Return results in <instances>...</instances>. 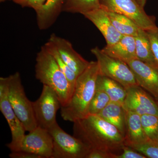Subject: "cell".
Instances as JSON below:
<instances>
[{
	"instance_id": "obj_12",
	"label": "cell",
	"mask_w": 158,
	"mask_h": 158,
	"mask_svg": "<svg viewBox=\"0 0 158 158\" xmlns=\"http://www.w3.org/2000/svg\"><path fill=\"white\" fill-rule=\"evenodd\" d=\"M48 40L54 44L62 60L78 76L88 67L90 62L75 50L69 40L55 34L51 35Z\"/></svg>"
},
{
	"instance_id": "obj_30",
	"label": "cell",
	"mask_w": 158,
	"mask_h": 158,
	"mask_svg": "<svg viewBox=\"0 0 158 158\" xmlns=\"http://www.w3.org/2000/svg\"><path fill=\"white\" fill-rule=\"evenodd\" d=\"M9 156L11 158H43L36 154L21 150L11 152Z\"/></svg>"
},
{
	"instance_id": "obj_31",
	"label": "cell",
	"mask_w": 158,
	"mask_h": 158,
	"mask_svg": "<svg viewBox=\"0 0 158 158\" xmlns=\"http://www.w3.org/2000/svg\"><path fill=\"white\" fill-rule=\"evenodd\" d=\"M28 7L34 9L36 12L42 8L47 0H26Z\"/></svg>"
},
{
	"instance_id": "obj_19",
	"label": "cell",
	"mask_w": 158,
	"mask_h": 158,
	"mask_svg": "<svg viewBox=\"0 0 158 158\" xmlns=\"http://www.w3.org/2000/svg\"><path fill=\"white\" fill-rule=\"evenodd\" d=\"M103 90L108 94L110 101L123 104L127 96V89L118 82L99 74L96 89Z\"/></svg>"
},
{
	"instance_id": "obj_23",
	"label": "cell",
	"mask_w": 158,
	"mask_h": 158,
	"mask_svg": "<svg viewBox=\"0 0 158 158\" xmlns=\"http://www.w3.org/2000/svg\"><path fill=\"white\" fill-rule=\"evenodd\" d=\"M44 46L47 50L56 59L60 69L65 74L71 85L74 89L75 85L78 76L69 67L68 65L62 60V58L59 56V53L55 46L52 42H50L48 40V42L44 44Z\"/></svg>"
},
{
	"instance_id": "obj_14",
	"label": "cell",
	"mask_w": 158,
	"mask_h": 158,
	"mask_svg": "<svg viewBox=\"0 0 158 158\" xmlns=\"http://www.w3.org/2000/svg\"><path fill=\"white\" fill-rule=\"evenodd\" d=\"M83 15L93 23L100 31L106 39L107 45H113L123 36L114 27L106 12L101 7L85 13Z\"/></svg>"
},
{
	"instance_id": "obj_20",
	"label": "cell",
	"mask_w": 158,
	"mask_h": 158,
	"mask_svg": "<svg viewBox=\"0 0 158 158\" xmlns=\"http://www.w3.org/2000/svg\"><path fill=\"white\" fill-rule=\"evenodd\" d=\"M135 37L137 59L158 68L147 31L140 28Z\"/></svg>"
},
{
	"instance_id": "obj_1",
	"label": "cell",
	"mask_w": 158,
	"mask_h": 158,
	"mask_svg": "<svg viewBox=\"0 0 158 158\" xmlns=\"http://www.w3.org/2000/svg\"><path fill=\"white\" fill-rule=\"evenodd\" d=\"M73 135L91 150L117 154L124 146L119 130L98 115L89 114L73 122Z\"/></svg>"
},
{
	"instance_id": "obj_29",
	"label": "cell",
	"mask_w": 158,
	"mask_h": 158,
	"mask_svg": "<svg viewBox=\"0 0 158 158\" xmlns=\"http://www.w3.org/2000/svg\"><path fill=\"white\" fill-rule=\"evenodd\" d=\"M116 154L100 150H91L86 158H115Z\"/></svg>"
},
{
	"instance_id": "obj_7",
	"label": "cell",
	"mask_w": 158,
	"mask_h": 158,
	"mask_svg": "<svg viewBox=\"0 0 158 158\" xmlns=\"http://www.w3.org/2000/svg\"><path fill=\"white\" fill-rule=\"evenodd\" d=\"M99 2L102 9L127 16L143 30L147 31L158 27L156 18L148 15L136 0H99Z\"/></svg>"
},
{
	"instance_id": "obj_3",
	"label": "cell",
	"mask_w": 158,
	"mask_h": 158,
	"mask_svg": "<svg viewBox=\"0 0 158 158\" xmlns=\"http://www.w3.org/2000/svg\"><path fill=\"white\" fill-rule=\"evenodd\" d=\"M36 61V79L52 88L58 95L61 106H64L70 98L74 88L44 45L37 53Z\"/></svg>"
},
{
	"instance_id": "obj_25",
	"label": "cell",
	"mask_w": 158,
	"mask_h": 158,
	"mask_svg": "<svg viewBox=\"0 0 158 158\" xmlns=\"http://www.w3.org/2000/svg\"><path fill=\"white\" fill-rule=\"evenodd\" d=\"M110 97L103 90L96 89L88 109V115H98L110 102Z\"/></svg>"
},
{
	"instance_id": "obj_33",
	"label": "cell",
	"mask_w": 158,
	"mask_h": 158,
	"mask_svg": "<svg viewBox=\"0 0 158 158\" xmlns=\"http://www.w3.org/2000/svg\"><path fill=\"white\" fill-rule=\"evenodd\" d=\"M136 1L138 2V3H139L142 7L144 8V6H145L146 2H147V0H136Z\"/></svg>"
},
{
	"instance_id": "obj_2",
	"label": "cell",
	"mask_w": 158,
	"mask_h": 158,
	"mask_svg": "<svg viewBox=\"0 0 158 158\" xmlns=\"http://www.w3.org/2000/svg\"><path fill=\"white\" fill-rule=\"evenodd\" d=\"M99 74L98 63L91 61L77 78L73 93L68 102L61 106L60 113L65 121L73 123L88 115V109L96 89Z\"/></svg>"
},
{
	"instance_id": "obj_9",
	"label": "cell",
	"mask_w": 158,
	"mask_h": 158,
	"mask_svg": "<svg viewBox=\"0 0 158 158\" xmlns=\"http://www.w3.org/2000/svg\"><path fill=\"white\" fill-rule=\"evenodd\" d=\"M32 105L37 127L48 130L56 122L57 112L61 104L56 93L50 87L43 85L40 96Z\"/></svg>"
},
{
	"instance_id": "obj_21",
	"label": "cell",
	"mask_w": 158,
	"mask_h": 158,
	"mask_svg": "<svg viewBox=\"0 0 158 158\" xmlns=\"http://www.w3.org/2000/svg\"><path fill=\"white\" fill-rule=\"evenodd\" d=\"M105 11L114 27L121 35L135 37L140 28L132 20L123 15Z\"/></svg>"
},
{
	"instance_id": "obj_4",
	"label": "cell",
	"mask_w": 158,
	"mask_h": 158,
	"mask_svg": "<svg viewBox=\"0 0 158 158\" xmlns=\"http://www.w3.org/2000/svg\"><path fill=\"white\" fill-rule=\"evenodd\" d=\"M8 79L9 101L26 131L29 132L37 127L32 102L26 95L19 73L9 76Z\"/></svg>"
},
{
	"instance_id": "obj_13",
	"label": "cell",
	"mask_w": 158,
	"mask_h": 158,
	"mask_svg": "<svg viewBox=\"0 0 158 158\" xmlns=\"http://www.w3.org/2000/svg\"><path fill=\"white\" fill-rule=\"evenodd\" d=\"M127 64L139 86L147 90L157 100L158 99V68L142 62L133 59Z\"/></svg>"
},
{
	"instance_id": "obj_16",
	"label": "cell",
	"mask_w": 158,
	"mask_h": 158,
	"mask_svg": "<svg viewBox=\"0 0 158 158\" xmlns=\"http://www.w3.org/2000/svg\"><path fill=\"white\" fill-rule=\"evenodd\" d=\"M148 140L142 127L141 115L126 110L125 145L139 144Z\"/></svg>"
},
{
	"instance_id": "obj_24",
	"label": "cell",
	"mask_w": 158,
	"mask_h": 158,
	"mask_svg": "<svg viewBox=\"0 0 158 158\" xmlns=\"http://www.w3.org/2000/svg\"><path fill=\"white\" fill-rule=\"evenodd\" d=\"M141 123L149 140L158 141V116L151 114L141 115Z\"/></svg>"
},
{
	"instance_id": "obj_18",
	"label": "cell",
	"mask_w": 158,
	"mask_h": 158,
	"mask_svg": "<svg viewBox=\"0 0 158 158\" xmlns=\"http://www.w3.org/2000/svg\"><path fill=\"white\" fill-rule=\"evenodd\" d=\"M126 110L123 104L110 102L98 115L116 127L124 137L126 133Z\"/></svg>"
},
{
	"instance_id": "obj_8",
	"label": "cell",
	"mask_w": 158,
	"mask_h": 158,
	"mask_svg": "<svg viewBox=\"0 0 158 158\" xmlns=\"http://www.w3.org/2000/svg\"><path fill=\"white\" fill-rule=\"evenodd\" d=\"M8 77L0 78V110L6 118L11 134V141L6 145L11 152L19 151L25 129L15 113L8 98Z\"/></svg>"
},
{
	"instance_id": "obj_22",
	"label": "cell",
	"mask_w": 158,
	"mask_h": 158,
	"mask_svg": "<svg viewBox=\"0 0 158 158\" xmlns=\"http://www.w3.org/2000/svg\"><path fill=\"white\" fill-rule=\"evenodd\" d=\"M100 7L99 0H65L62 11L83 15Z\"/></svg>"
},
{
	"instance_id": "obj_27",
	"label": "cell",
	"mask_w": 158,
	"mask_h": 158,
	"mask_svg": "<svg viewBox=\"0 0 158 158\" xmlns=\"http://www.w3.org/2000/svg\"><path fill=\"white\" fill-rule=\"evenodd\" d=\"M147 31L149 37L153 54L158 68V27Z\"/></svg>"
},
{
	"instance_id": "obj_5",
	"label": "cell",
	"mask_w": 158,
	"mask_h": 158,
	"mask_svg": "<svg viewBox=\"0 0 158 158\" xmlns=\"http://www.w3.org/2000/svg\"><path fill=\"white\" fill-rule=\"evenodd\" d=\"M90 51L96 57L100 74L118 82L126 88L138 85L127 63L107 55L98 47Z\"/></svg>"
},
{
	"instance_id": "obj_32",
	"label": "cell",
	"mask_w": 158,
	"mask_h": 158,
	"mask_svg": "<svg viewBox=\"0 0 158 158\" xmlns=\"http://www.w3.org/2000/svg\"><path fill=\"white\" fill-rule=\"evenodd\" d=\"M6 1H11L16 4H18L23 7H28L27 3L26 0H0V2H5Z\"/></svg>"
},
{
	"instance_id": "obj_17",
	"label": "cell",
	"mask_w": 158,
	"mask_h": 158,
	"mask_svg": "<svg viewBox=\"0 0 158 158\" xmlns=\"http://www.w3.org/2000/svg\"><path fill=\"white\" fill-rule=\"evenodd\" d=\"M65 0H47L41 9L36 12L37 26L45 30L53 25L62 12Z\"/></svg>"
},
{
	"instance_id": "obj_26",
	"label": "cell",
	"mask_w": 158,
	"mask_h": 158,
	"mask_svg": "<svg viewBox=\"0 0 158 158\" xmlns=\"http://www.w3.org/2000/svg\"><path fill=\"white\" fill-rule=\"evenodd\" d=\"M147 158H158V141L148 140L139 144L128 145Z\"/></svg>"
},
{
	"instance_id": "obj_28",
	"label": "cell",
	"mask_w": 158,
	"mask_h": 158,
	"mask_svg": "<svg viewBox=\"0 0 158 158\" xmlns=\"http://www.w3.org/2000/svg\"><path fill=\"white\" fill-rule=\"evenodd\" d=\"M122 153L117 154L115 158H146L144 155L128 146L124 145L123 147Z\"/></svg>"
},
{
	"instance_id": "obj_15",
	"label": "cell",
	"mask_w": 158,
	"mask_h": 158,
	"mask_svg": "<svg viewBox=\"0 0 158 158\" xmlns=\"http://www.w3.org/2000/svg\"><path fill=\"white\" fill-rule=\"evenodd\" d=\"M102 50L110 56L126 63L137 59L135 37L124 35L115 44L106 46Z\"/></svg>"
},
{
	"instance_id": "obj_34",
	"label": "cell",
	"mask_w": 158,
	"mask_h": 158,
	"mask_svg": "<svg viewBox=\"0 0 158 158\" xmlns=\"http://www.w3.org/2000/svg\"><path fill=\"white\" fill-rule=\"evenodd\" d=\"M157 100H158V99H157Z\"/></svg>"
},
{
	"instance_id": "obj_11",
	"label": "cell",
	"mask_w": 158,
	"mask_h": 158,
	"mask_svg": "<svg viewBox=\"0 0 158 158\" xmlns=\"http://www.w3.org/2000/svg\"><path fill=\"white\" fill-rule=\"evenodd\" d=\"M123 102L125 109L140 115L151 114L158 116V104L139 85L126 88Z\"/></svg>"
},
{
	"instance_id": "obj_10",
	"label": "cell",
	"mask_w": 158,
	"mask_h": 158,
	"mask_svg": "<svg viewBox=\"0 0 158 158\" xmlns=\"http://www.w3.org/2000/svg\"><path fill=\"white\" fill-rule=\"evenodd\" d=\"M53 150V141L50 133L48 130L37 127L25 135L19 151L36 154L43 158H52Z\"/></svg>"
},
{
	"instance_id": "obj_6",
	"label": "cell",
	"mask_w": 158,
	"mask_h": 158,
	"mask_svg": "<svg viewBox=\"0 0 158 158\" xmlns=\"http://www.w3.org/2000/svg\"><path fill=\"white\" fill-rule=\"evenodd\" d=\"M48 131L53 141L52 158H86L90 151L81 141L65 132L57 122Z\"/></svg>"
}]
</instances>
